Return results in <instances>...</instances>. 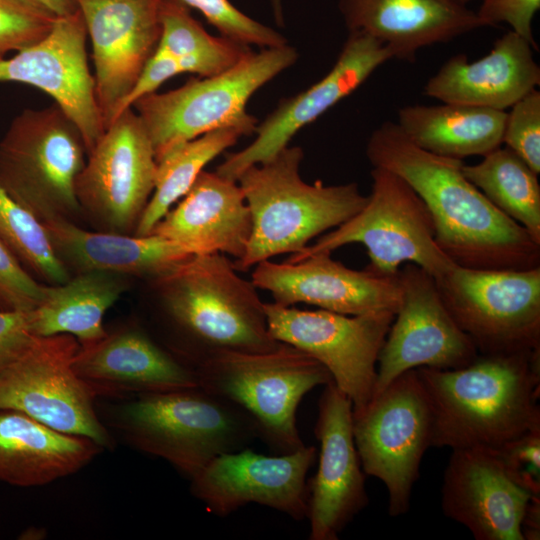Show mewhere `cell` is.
I'll return each mask as SVG.
<instances>
[{
    "label": "cell",
    "mask_w": 540,
    "mask_h": 540,
    "mask_svg": "<svg viewBox=\"0 0 540 540\" xmlns=\"http://www.w3.org/2000/svg\"><path fill=\"white\" fill-rule=\"evenodd\" d=\"M157 162L132 108L105 129L76 179L83 214L96 231L134 235L154 190Z\"/></svg>",
    "instance_id": "13"
},
{
    "label": "cell",
    "mask_w": 540,
    "mask_h": 540,
    "mask_svg": "<svg viewBox=\"0 0 540 540\" xmlns=\"http://www.w3.org/2000/svg\"><path fill=\"white\" fill-rule=\"evenodd\" d=\"M81 12L57 17L38 42L0 59V82H18L47 93L80 129L87 154L105 131L86 52Z\"/></svg>",
    "instance_id": "17"
},
{
    "label": "cell",
    "mask_w": 540,
    "mask_h": 540,
    "mask_svg": "<svg viewBox=\"0 0 540 540\" xmlns=\"http://www.w3.org/2000/svg\"><path fill=\"white\" fill-rule=\"evenodd\" d=\"M129 277L107 271L76 273L65 283L48 285L45 298L28 312L33 336L68 334L80 344L104 337L103 317L129 288Z\"/></svg>",
    "instance_id": "30"
},
{
    "label": "cell",
    "mask_w": 540,
    "mask_h": 540,
    "mask_svg": "<svg viewBox=\"0 0 540 540\" xmlns=\"http://www.w3.org/2000/svg\"><path fill=\"white\" fill-rule=\"evenodd\" d=\"M496 449L511 476L533 495H540V428Z\"/></svg>",
    "instance_id": "39"
},
{
    "label": "cell",
    "mask_w": 540,
    "mask_h": 540,
    "mask_svg": "<svg viewBox=\"0 0 540 540\" xmlns=\"http://www.w3.org/2000/svg\"><path fill=\"white\" fill-rule=\"evenodd\" d=\"M465 177L502 213L520 224L540 244V185L536 174L507 147L463 164Z\"/></svg>",
    "instance_id": "31"
},
{
    "label": "cell",
    "mask_w": 540,
    "mask_h": 540,
    "mask_svg": "<svg viewBox=\"0 0 540 540\" xmlns=\"http://www.w3.org/2000/svg\"><path fill=\"white\" fill-rule=\"evenodd\" d=\"M48 285L35 280L0 238V310H33L45 298Z\"/></svg>",
    "instance_id": "38"
},
{
    "label": "cell",
    "mask_w": 540,
    "mask_h": 540,
    "mask_svg": "<svg viewBox=\"0 0 540 540\" xmlns=\"http://www.w3.org/2000/svg\"><path fill=\"white\" fill-rule=\"evenodd\" d=\"M476 12L483 26L494 27L506 23L511 31L525 38L535 50L537 43L532 32V21L540 8V0H481Z\"/></svg>",
    "instance_id": "40"
},
{
    "label": "cell",
    "mask_w": 540,
    "mask_h": 540,
    "mask_svg": "<svg viewBox=\"0 0 540 540\" xmlns=\"http://www.w3.org/2000/svg\"><path fill=\"white\" fill-rule=\"evenodd\" d=\"M366 156L372 167L400 176L418 194L438 246L455 264L486 270L540 267V244L465 177L463 160L418 147L391 121L371 133Z\"/></svg>",
    "instance_id": "1"
},
{
    "label": "cell",
    "mask_w": 540,
    "mask_h": 540,
    "mask_svg": "<svg viewBox=\"0 0 540 540\" xmlns=\"http://www.w3.org/2000/svg\"><path fill=\"white\" fill-rule=\"evenodd\" d=\"M72 366L97 399H120L199 386L193 368L136 325L80 344Z\"/></svg>",
    "instance_id": "23"
},
{
    "label": "cell",
    "mask_w": 540,
    "mask_h": 540,
    "mask_svg": "<svg viewBox=\"0 0 540 540\" xmlns=\"http://www.w3.org/2000/svg\"><path fill=\"white\" fill-rule=\"evenodd\" d=\"M296 59L297 52L288 44L251 51L219 74L192 78L177 89L138 99L132 107L151 140L156 162L176 145L213 130L255 132L257 121L246 111L248 100Z\"/></svg>",
    "instance_id": "7"
},
{
    "label": "cell",
    "mask_w": 540,
    "mask_h": 540,
    "mask_svg": "<svg viewBox=\"0 0 540 540\" xmlns=\"http://www.w3.org/2000/svg\"><path fill=\"white\" fill-rule=\"evenodd\" d=\"M502 144L540 173V92L533 89L507 112Z\"/></svg>",
    "instance_id": "37"
},
{
    "label": "cell",
    "mask_w": 540,
    "mask_h": 540,
    "mask_svg": "<svg viewBox=\"0 0 540 540\" xmlns=\"http://www.w3.org/2000/svg\"><path fill=\"white\" fill-rule=\"evenodd\" d=\"M506 115V111L464 104H416L399 108L396 123L418 147L463 160L503 145Z\"/></svg>",
    "instance_id": "29"
},
{
    "label": "cell",
    "mask_w": 540,
    "mask_h": 540,
    "mask_svg": "<svg viewBox=\"0 0 540 540\" xmlns=\"http://www.w3.org/2000/svg\"><path fill=\"white\" fill-rule=\"evenodd\" d=\"M435 281L479 354L540 351V267L486 270L456 264Z\"/></svg>",
    "instance_id": "11"
},
{
    "label": "cell",
    "mask_w": 540,
    "mask_h": 540,
    "mask_svg": "<svg viewBox=\"0 0 540 540\" xmlns=\"http://www.w3.org/2000/svg\"><path fill=\"white\" fill-rule=\"evenodd\" d=\"M251 277L255 287L269 291L276 304L305 303L344 315L396 313L402 297L399 273L388 276L367 267L351 269L326 252L293 263L264 260L255 265Z\"/></svg>",
    "instance_id": "21"
},
{
    "label": "cell",
    "mask_w": 540,
    "mask_h": 540,
    "mask_svg": "<svg viewBox=\"0 0 540 540\" xmlns=\"http://www.w3.org/2000/svg\"><path fill=\"white\" fill-rule=\"evenodd\" d=\"M460 1H462L463 3H465V4L468 5V3L471 2V1H473V0H460Z\"/></svg>",
    "instance_id": "46"
},
{
    "label": "cell",
    "mask_w": 540,
    "mask_h": 540,
    "mask_svg": "<svg viewBox=\"0 0 540 540\" xmlns=\"http://www.w3.org/2000/svg\"><path fill=\"white\" fill-rule=\"evenodd\" d=\"M416 370L433 415L431 447L498 448L540 428V351L478 354L461 368Z\"/></svg>",
    "instance_id": "3"
},
{
    "label": "cell",
    "mask_w": 540,
    "mask_h": 540,
    "mask_svg": "<svg viewBox=\"0 0 540 540\" xmlns=\"http://www.w3.org/2000/svg\"><path fill=\"white\" fill-rule=\"evenodd\" d=\"M521 530L524 540L540 539V495L531 498L522 520Z\"/></svg>",
    "instance_id": "43"
},
{
    "label": "cell",
    "mask_w": 540,
    "mask_h": 540,
    "mask_svg": "<svg viewBox=\"0 0 540 540\" xmlns=\"http://www.w3.org/2000/svg\"><path fill=\"white\" fill-rule=\"evenodd\" d=\"M349 30L385 45L393 59L414 62L420 49L484 27L460 0H340Z\"/></svg>",
    "instance_id": "25"
},
{
    "label": "cell",
    "mask_w": 540,
    "mask_h": 540,
    "mask_svg": "<svg viewBox=\"0 0 540 540\" xmlns=\"http://www.w3.org/2000/svg\"><path fill=\"white\" fill-rule=\"evenodd\" d=\"M28 312L0 310V373L35 337L29 328Z\"/></svg>",
    "instance_id": "41"
},
{
    "label": "cell",
    "mask_w": 540,
    "mask_h": 540,
    "mask_svg": "<svg viewBox=\"0 0 540 540\" xmlns=\"http://www.w3.org/2000/svg\"><path fill=\"white\" fill-rule=\"evenodd\" d=\"M221 253L194 254L151 280L158 294L163 346L194 370L225 353L277 349L264 303Z\"/></svg>",
    "instance_id": "2"
},
{
    "label": "cell",
    "mask_w": 540,
    "mask_h": 540,
    "mask_svg": "<svg viewBox=\"0 0 540 540\" xmlns=\"http://www.w3.org/2000/svg\"><path fill=\"white\" fill-rule=\"evenodd\" d=\"M180 73L179 65L172 57L155 51L134 87L121 104L118 115L128 108H132L138 99L156 92L166 80Z\"/></svg>",
    "instance_id": "42"
},
{
    "label": "cell",
    "mask_w": 540,
    "mask_h": 540,
    "mask_svg": "<svg viewBox=\"0 0 540 540\" xmlns=\"http://www.w3.org/2000/svg\"><path fill=\"white\" fill-rule=\"evenodd\" d=\"M251 231V213L237 181L203 170L150 235L177 242L195 254L221 253L237 261L245 254Z\"/></svg>",
    "instance_id": "26"
},
{
    "label": "cell",
    "mask_w": 540,
    "mask_h": 540,
    "mask_svg": "<svg viewBox=\"0 0 540 540\" xmlns=\"http://www.w3.org/2000/svg\"><path fill=\"white\" fill-rule=\"evenodd\" d=\"M56 18L31 0H0V59L44 38Z\"/></svg>",
    "instance_id": "36"
},
{
    "label": "cell",
    "mask_w": 540,
    "mask_h": 540,
    "mask_svg": "<svg viewBox=\"0 0 540 540\" xmlns=\"http://www.w3.org/2000/svg\"><path fill=\"white\" fill-rule=\"evenodd\" d=\"M117 400L98 412L110 433L189 479L218 455L258 439L254 422L242 409L201 386Z\"/></svg>",
    "instance_id": "4"
},
{
    "label": "cell",
    "mask_w": 540,
    "mask_h": 540,
    "mask_svg": "<svg viewBox=\"0 0 540 540\" xmlns=\"http://www.w3.org/2000/svg\"><path fill=\"white\" fill-rule=\"evenodd\" d=\"M198 10L221 36L237 43L262 48L278 47L287 40L277 31L250 18L229 0H179Z\"/></svg>",
    "instance_id": "35"
},
{
    "label": "cell",
    "mask_w": 540,
    "mask_h": 540,
    "mask_svg": "<svg viewBox=\"0 0 540 540\" xmlns=\"http://www.w3.org/2000/svg\"><path fill=\"white\" fill-rule=\"evenodd\" d=\"M316 456L317 449L306 445L286 454L264 455L248 447L226 452L190 479V492L218 517L254 503L301 521L308 511L306 476Z\"/></svg>",
    "instance_id": "16"
},
{
    "label": "cell",
    "mask_w": 540,
    "mask_h": 540,
    "mask_svg": "<svg viewBox=\"0 0 540 540\" xmlns=\"http://www.w3.org/2000/svg\"><path fill=\"white\" fill-rule=\"evenodd\" d=\"M87 160L78 126L55 102L24 109L0 141V186L41 223L81 214L75 185Z\"/></svg>",
    "instance_id": "8"
},
{
    "label": "cell",
    "mask_w": 540,
    "mask_h": 540,
    "mask_svg": "<svg viewBox=\"0 0 540 540\" xmlns=\"http://www.w3.org/2000/svg\"><path fill=\"white\" fill-rule=\"evenodd\" d=\"M49 10L55 16H65L75 12L78 7L75 0H31Z\"/></svg>",
    "instance_id": "44"
},
{
    "label": "cell",
    "mask_w": 540,
    "mask_h": 540,
    "mask_svg": "<svg viewBox=\"0 0 540 540\" xmlns=\"http://www.w3.org/2000/svg\"><path fill=\"white\" fill-rule=\"evenodd\" d=\"M42 224L55 254L75 274L107 271L151 281L195 254L177 242L153 234L87 231L65 219Z\"/></svg>",
    "instance_id": "27"
},
{
    "label": "cell",
    "mask_w": 540,
    "mask_h": 540,
    "mask_svg": "<svg viewBox=\"0 0 540 540\" xmlns=\"http://www.w3.org/2000/svg\"><path fill=\"white\" fill-rule=\"evenodd\" d=\"M245 135L234 127L205 133L167 151L157 160L154 190L134 235H150L156 224L191 188L204 167Z\"/></svg>",
    "instance_id": "32"
},
{
    "label": "cell",
    "mask_w": 540,
    "mask_h": 540,
    "mask_svg": "<svg viewBox=\"0 0 540 540\" xmlns=\"http://www.w3.org/2000/svg\"><path fill=\"white\" fill-rule=\"evenodd\" d=\"M352 415L350 399L333 381L325 385L314 427L320 443L318 468L307 482L310 540H337L369 504Z\"/></svg>",
    "instance_id": "19"
},
{
    "label": "cell",
    "mask_w": 540,
    "mask_h": 540,
    "mask_svg": "<svg viewBox=\"0 0 540 540\" xmlns=\"http://www.w3.org/2000/svg\"><path fill=\"white\" fill-rule=\"evenodd\" d=\"M389 49L359 31L349 32L331 70L300 94L282 101L256 127V138L244 149L228 154L216 173L237 181L249 167L273 158L307 124L360 87L382 64L391 60Z\"/></svg>",
    "instance_id": "20"
},
{
    "label": "cell",
    "mask_w": 540,
    "mask_h": 540,
    "mask_svg": "<svg viewBox=\"0 0 540 540\" xmlns=\"http://www.w3.org/2000/svg\"><path fill=\"white\" fill-rule=\"evenodd\" d=\"M75 2L92 44L95 93L106 129L156 51L161 0Z\"/></svg>",
    "instance_id": "18"
},
{
    "label": "cell",
    "mask_w": 540,
    "mask_h": 540,
    "mask_svg": "<svg viewBox=\"0 0 540 540\" xmlns=\"http://www.w3.org/2000/svg\"><path fill=\"white\" fill-rule=\"evenodd\" d=\"M300 147H285L270 160L247 168L237 179L252 219L243 257L234 264L245 271L281 254H295L310 240L357 214L368 196L356 183L308 184L299 174Z\"/></svg>",
    "instance_id": "5"
},
{
    "label": "cell",
    "mask_w": 540,
    "mask_h": 540,
    "mask_svg": "<svg viewBox=\"0 0 540 540\" xmlns=\"http://www.w3.org/2000/svg\"><path fill=\"white\" fill-rule=\"evenodd\" d=\"M399 279L401 302L378 356L372 397L406 371L457 369L479 354L448 312L429 273L407 263Z\"/></svg>",
    "instance_id": "15"
},
{
    "label": "cell",
    "mask_w": 540,
    "mask_h": 540,
    "mask_svg": "<svg viewBox=\"0 0 540 540\" xmlns=\"http://www.w3.org/2000/svg\"><path fill=\"white\" fill-rule=\"evenodd\" d=\"M277 23L283 21L281 0H271Z\"/></svg>",
    "instance_id": "45"
},
{
    "label": "cell",
    "mask_w": 540,
    "mask_h": 540,
    "mask_svg": "<svg viewBox=\"0 0 540 540\" xmlns=\"http://www.w3.org/2000/svg\"><path fill=\"white\" fill-rule=\"evenodd\" d=\"M353 435L366 475L388 491V512L407 513L426 450L431 447L433 415L416 369L404 372L353 410Z\"/></svg>",
    "instance_id": "10"
},
{
    "label": "cell",
    "mask_w": 540,
    "mask_h": 540,
    "mask_svg": "<svg viewBox=\"0 0 540 540\" xmlns=\"http://www.w3.org/2000/svg\"><path fill=\"white\" fill-rule=\"evenodd\" d=\"M195 371L199 386L232 402L252 419L258 439L274 454L305 445L297 428L298 406L315 387L333 381L319 361L285 343L265 353L221 354Z\"/></svg>",
    "instance_id": "6"
},
{
    "label": "cell",
    "mask_w": 540,
    "mask_h": 540,
    "mask_svg": "<svg viewBox=\"0 0 540 540\" xmlns=\"http://www.w3.org/2000/svg\"><path fill=\"white\" fill-rule=\"evenodd\" d=\"M0 238L29 272L49 285L65 283L72 274L55 254L43 224L0 186Z\"/></svg>",
    "instance_id": "34"
},
{
    "label": "cell",
    "mask_w": 540,
    "mask_h": 540,
    "mask_svg": "<svg viewBox=\"0 0 540 540\" xmlns=\"http://www.w3.org/2000/svg\"><path fill=\"white\" fill-rule=\"evenodd\" d=\"M271 335L317 361L351 401L353 410L371 399L377 361L395 312L344 315L323 309L301 310L264 303Z\"/></svg>",
    "instance_id": "14"
},
{
    "label": "cell",
    "mask_w": 540,
    "mask_h": 540,
    "mask_svg": "<svg viewBox=\"0 0 540 540\" xmlns=\"http://www.w3.org/2000/svg\"><path fill=\"white\" fill-rule=\"evenodd\" d=\"M103 448L89 438L57 431L30 416L0 409V481L36 487L78 472Z\"/></svg>",
    "instance_id": "28"
},
{
    "label": "cell",
    "mask_w": 540,
    "mask_h": 540,
    "mask_svg": "<svg viewBox=\"0 0 540 540\" xmlns=\"http://www.w3.org/2000/svg\"><path fill=\"white\" fill-rule=\"evenodd\" d=\"M533 496L511 476L496 448L452 449L441 507L476 540H524L522 520Z\"/></svg>",
    "instance_id": "22"
},
{
    "label": "cell",
    "mask_w": 540,
    "mask_h": 540,
    "mask_svg": "<svg viewBox=\"0 0 540 540\" xmlns=\"http://www.w3.org/2000/svg\"><path fill=\"white\" fill-rule=\"evenodd\" d=\"M79 346L68 334L35 336L0 373V409L22 412L57 431L89 438L109 449L114 437L98 414L97 398L72 366Z\"/></svg>",
    "instance_id": "12"
},
{
    "label": "cell",
    "mask_w": 540,
    "mask_h": 540,
    "mask_svg": "<svg viewBox=\"0 0 540 540\" xmlns=\"http://www.w3.org/2000/svg\"><path fill=\"white\" fill-rule=\"evenodd\" d=\"M534 50L510 30L477 60L470 62L462 53L447 59L428 79L423 94L442 103L506 111L540 84Z\"/></svg>",
    "instance_id": "24"
},
{
    "label": "cell",
    "mask_w": 540,
    "mask_h": 540,
    "mask_svg": "<svg viewBox=\"0 0 540 540\" xmlns=\"http://www.w3.org/2000/svg\"><path fill=\"white\" fill-rule=\"evenodd\" d=\"M159 18L161 35L156 52L172 57L181 73L213 76L251 52L246 45L210 35L179 0H161Z\"/></svg>",
    "instance_id": "33"
},
{
    "label": "cell",
    "mask_w": 540,
    "mask_h": 540,
    "mask_svg": "<svg viewBox=\"0 0 540 540\" xmlns=\"http://www.w3.org/2000/svg\"><path fill=\"white\" fill-rule=\"evenodd\" d=\"M370 175L372 189L364 207L315 243L291 254L287 262L360 243L370 259L367 268L374 272L394 276L402 265L412 263L435 280L441 278L456 264L438 246L432 217L422 199L391 171L372 167Z\"/></svg>",
    "instance_id": "9"
}]
</instances>
